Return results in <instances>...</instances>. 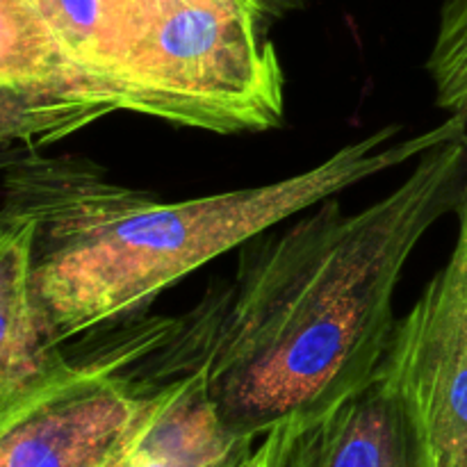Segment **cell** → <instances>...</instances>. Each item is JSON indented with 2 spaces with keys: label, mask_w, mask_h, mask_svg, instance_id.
<instances>
[{
  "label": "cell",
  "mask_w": 467,
  "mask_h": 467,
  "mask_svg": "<svg viewBox=\"0 0 467 467\" xmlns=\"http://www.w3.org/2000/svg\"><path fill=\"white\" fill-rule=\"evenodd\" d=\"M296 429H299V422H287L265 433L263 438H258L254 451L235 467H285Z\"/></svg>",
  "instance_id": "cell-12"
},
{
  "label": "cell",
  "mask_w": 467,
  "mask_h": 467,
  "mask_svg": "<svg viewBox=\"0 0 467 467\" xmlns=\"http://www.w3.org/2000/svg\"><path fill=\"white\" fill-rule=\"evenodd\" d=\"M176 3H192V0H105L114 39V64H117V57L119 53H121L123 46H126L128 41L150 21V18H155L162 9L171 7V5ZM214 3L235 5V7L246 9V12L255 14V16L263 18V21H267L269 26H272L278 18L304 9L310 0H214Z\"/></svg>",
  "instance_id": "cell-11"
},
{
  "label": "cell",
  "mask_w": 467,
  "mask_h": 467,
  "mask_svg": "<svg viewBox=\"0 0 467 467\" xmlns=\"http://www.w3.org/2000/svg\"><path fill=\"white\" fill-rule=\"evenodd\" d=\"M269 27L214 0L162 9L114 64L123 109L219 135L278 128L285 78Z\"/></svg>",
  "instance_id": "cell-3"
},
{
  "label": "cell",
  "mask_w": 467,
  "mask_h": 467,
  "mask_svg": "<svg viewBox=\"0 0 467 467\" xmlns=\"http://www.w3.org/2000/svg\"><path fill=\"white\" fill-rule=\"evenodd\" d=\"M465 132L461 114L413 137L390 123L295 176L176 203L109 181L82 158L27 150L5 164L3 210L35 222L36 296L62 345L141 313L210 260Z\"/></svg>",
  "instance_id": "cell-2"
},
{
  "label": "cell",
  "mask_w": 467,
  "mask_h": 467,
  "mask_svg": "<svg viewBox=\"0 0 467 467\" xmlns=\"http://www.w3.org/2000/svg\"><path fill=\"white\" fill-rule=\"evenodd\" d=\"M35 3L59 39L68 46V50L80 62L100 73L105 80L112 82L114 89L119 91L112 78L114 39L105 0H35Z\"/></svg>",
  "instance_id": "cell-9"
},
{
  "label": "cell",
  "mask_w": 467,
  "mask_h": 467,
  "mask_svg": "<svg viewBox=\"0 0 467 467\" xmlns=\"http://www.w3.org/2000/svg\"><path fill=\"white\" fill-rule=\"evenodd\" d=\"M285 467H429V459L406 404L377 374L331 410L299 424Z\"/></svg>",
  "instance_id": "cell-8"
},
{
  "label": "cell",
  "mask_w": 467,
  "mask_h": 467,
  "mask_svg": "<svg viewBox=\"0 0 467 467\" xmlns=\"http://www.w3.org/2000/svg\"><path fill=\"white\" fill-rule=\"evenodd\" d=\"M427 71L438 108L467 117V0H447L442 7Z\"/></svg>",
  "instance_id": "cell-10"
},
{
  "label": "cell",
  "mask_w": 467,
  "mask_h": 467,
  "mask_svg": "<svg viewBox=\"0 0 467 467\" xmlns=\"http://www.w3.org/2000/svg\"><path fill=\"white\" fill-rule=\"evenodd\" d=\"M445 267L397 322L381 374L409 409L429 467H467V182Z\"/></svg>",
  "instance_id": "cell-4"
},
{
  "label": "cell",
  "mask_w": 467,
  "mask_h": 467,
  "mask_svg": "<svg viewBox=\"0 0 467 467\" xmlns=\"http://www.w3.org/2000/svg\"><path fill=\"white\" fill-rule=\"evenodd\" d=\"M146 342L76 365L67 379L0 415V467L117 465L150 395L123 374Z\"/></svg>",
  "instance_id": "cell-5"
},
{
  "label": "cell",
  "mask_w": 467,
  "mask_h": 467,
  "mask_svg": "<svg viewBox=\"0 0 467 467\" xmlns=\"http://www.w3.org/2000/svg\"><path fill=\"white\" fill-rule=\"evenodd\" d=\"M467 132L433 146L390 194L356 213L313 205L281 235L242 246L231 290L192 322L219 420L258 441L306 424L374 381L390 349L395 290L429 228L459 213ZM187 356V358H190Z\"/></svg>",
  "instance_id": "cell-1"
},
{
  "label": "cell",
  "mask_w": 467,
  "mask_h": 467,
  "mask_svg": "<svg viewBox=\"0 0 467 467\" xmlns=\"http://www.w3.org/2000/svg\"><path fill=\"white\" fill-rule=\"evenodd\" d=\"M123 109L112 82L59 39L35 0H0V140L36 153Z\"/></svg>",
  "instance_id": "cell-6"
},
{
  "label": "cell",
  "mask_w": 467,
  "mask_h": 467,
  "mask_svg": "<svg viewBox=\"0 0 467 467\" xmlns=\"http://www.w3.org/2000/svg\"><path fill=\"white\" fill-rule=\"evenodd\" d=\"M36 226L3 210L0 222V415L67 379L78 363L59 351L35 287Z\"/></svg>",
  "instance_id": "cell-7"
}]
</instances>
